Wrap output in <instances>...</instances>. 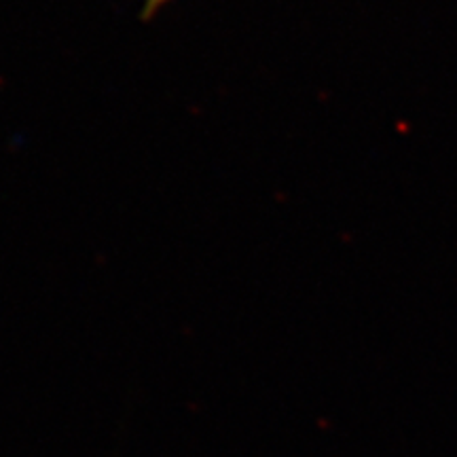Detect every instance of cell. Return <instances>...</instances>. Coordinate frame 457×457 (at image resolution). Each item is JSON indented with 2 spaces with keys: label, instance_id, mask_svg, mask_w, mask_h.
<instances>
[{
  "label": "cell",
  "instance_id": "cell-1",
  "mask_svg": "<svg viewBox=\"0 0 457 457\" xmlns=\"http://www.w3.org/2000/svg\"><path fill=\"white\" fill-rule=\"evenodd\" d=\"M165 0H146V13H153V11L159 9V4H163Z\"/></svg>",
  "mask_w": 457,
  "mask_h": 457
}]
</instances>
